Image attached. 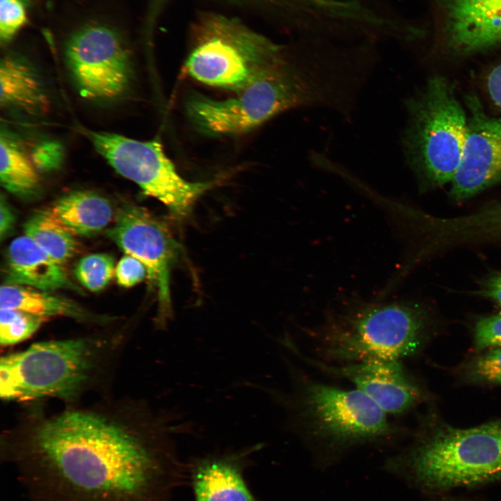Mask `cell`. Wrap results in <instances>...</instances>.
<instances>
[{"label":"cell","mask_w":501,"mask_h":501,"mask_svg":"<svg viewBox=\"0 0 501 501\" xmlns=\"http://www.w3.org/2000/svg\"><path fill=\"white\" fill-rule=\"evenodd\" d=\"M147 408L39 418L5 444L31 501H171L187 483L174 436L189 427Z\"/></svg>","instance_id":"cell-1"},{"label":"cell","mask_w":501,"mask_h":501,"mask_svg":"<svg viewBox=\"0 0 501 501\" xmlns=\"http://www.w3.org/2000/svg\"><path fill=\"white\" fill-rule=\"evenodd\" d=\"M344 70L326 49L308 43L301 61L286 54L260 72L233 97L214 100L193 94L186 113L201 132L212 136L249 132L277 114L301 106H340L346 95Z\"/></svg>","instance_id":"cell-2"},{"label":"cell","mask_w":501,"mask_h":501,"mask_svg":"<svg viewBox=\"0 0 501 501\" xmlns=\"http://www.w3.org/2000/svg\"><path fill=\"white\" fill-rule=\"evenodd\" d=\"M289 392L269 389L287 414V426L301 440L318 468L340 461L360 447L394 443L401 429L357 389L312 379L289 367Z\"/></svg>","instance_id":"cell-3"},{"label":"cell","mask_w":501,"mask_h":501,"mask_svg":"<svg viewBox=\"0 0 501 501\" xmlns=\"http://www.w3.org/2000/svg\"><path fill=\"white\" fill-rule=\"evenodd\" d=\"M424 315L401 303H368L329 313L310 333L316 359L330 364L399 360L421 345Z\"/></svg>","instance_id":"cell-4"},{"label":"cell","mask_w":501,"mask_h":501,"mask_svg":"<svg viewBox=\"0 0 501 501\" xmlns=\"http://www.w3.org/2000/svg\"><path fill=\"white\" fill-rule=\"evenodd\" d=\"M384 469L426 487L472 485L501 477V421L435 434L387 458Z\"/></svg>","instance_id":"cell-5"},{"label":"cell","mask_w":501,"mask_h":501,"mask_svg":"<svg viewBox=\"0 0 501 501\" xmlns=\"http://www.w3.org/2000/svg\"><path fill=\"white\" fill-rule=\"evenodd\" d=\"M102 340L76 338L33 344L0 360V395L5 401L43 397L72 400L91 383L102 358Z\"/></svg>","instance_id":"cell-6"},{"label":"cell","mask_w":501,"mask_h":501,"mask_svg":"<svg viewBox=\"0 0 501 501\" xmlns=\"http://www.w3.org/2000/svg\"><path fill=\"white\" fill-rule=\"evenodd\" d=\"M404 134L406 158L425 182H451L464 147L468 115L450 81L436 75L407 103Z\"/></svg>","instance_id":"cell-7"},{"label":"cell","mask_w":501,"mask_h":501,"mask_svg":"<svg viewBox=\"0 0 501 501\" xmlns=\"http://www.w3.org/2000/svg\"><path fill=\"white\" fill-rule=\"evenodd\" d=\"M199 33L186 72L205 84L235 92L285 54L282 47L224 17L207 19Z\"/></svg>","instance_id":"cell-8"},{"label":"cell","mask_w":501,"mask_h":501,"mask_svg":"<svg viewBox=\"0 0 501 501\" xmlns=\"http://www.w3.org/2000/svg\"><path fill=\"white\" fill-rule=\"evenodd\" d=\"M87 135L118 174L159 200L177 218L186 216L196 199L215 184L183 178L159 140L138 141L107 132L88 131Z\"/></svg>","instance_id":"cell-9"},{"label":"cell","mask_w":501,"mask_h":501,"mask_svg":"<svg viewBox=\"0 0 501 501\" xmlns=\"http://www.w3.org/2000/svg\"><path fill=\"white\" fill-rule=\"evenodd\" d=\"M67 65L83 97L111 100L129 89L133 70L130 56L120 35L102 25L75 32L65 49Z\"/></svg>","instance_id":"cell-10"},{"label":"cell","mask_w":501,"mask_h":501,"mask_svg":"<svg viewBox=\"0 0 501 501\" xmlns=\"http://www.w3.org/2000/svg\"><path fill=\"white\" fill-rule=\"evenodd\" d=\"M107 234L126 255L137 258L145 266L148 278L157 291L156 324L165 328L173 315L170 276L179 254V244L160 219L136 205L118 209Z\"/></svg>","instance_id":"cell-11"},{"label":"cell","mask_w":501,"mask_h":501,"mask_svg":"<svg viewBox=\"0 0 501 501\" xmlns=\"http://www.w3.org/2000/svg\"><path fill=\"white\" fill-rule=\"evenodd\" d=\"M468 130L451 196L463 200L501 182V117L487 115L478 98L468 95Z\"/></svg>","instance_id":"cell-12"},{"label":"cell","mask_w":501,"mask_h":501,"mask_svg":"<svg viewBox=\"0 0 501 501\" xmlns=\"http://www.w3.org/2000/svg\"><path fill=\"white\" fill-rule=\"evenodd\" d=\"M292 351L322 372L349 381L388 416L403 414L421 399L419 387L409 376L401 361L330 364L304 355L296 347Z\"/></svg>","instance_id":"cell-13"},{"label":"cell","mask_w":501,"mask_h":501,"mask_svg":"<svg viewBox=\"0 0 501 501\" xmlns=\"http://www.w3.org/2000/svg\"><path fill=\"white\" fill-rule=\"evenodd\" d=\"M262 443L191 457L186 462L187 482L193 501H260L249 488L244 474L252 456Z\"/></svg>","instance_id":"cell-14"},{"label":"cell","mask_w":501,"mask_h":501,"mask_svg":"<svg viewBox=\"0 0 501 501\" xmlns=\"http://www.w3.org/2000/svg\"><path fill=\"white\" fill-rule=\"evenodd\" d=\"M447 45L473 54L501 45V0H435Z\"/></svg>","instance_id":"cell-15"},{"label":"cell","mask_w":501,"mask_h":501,"mask_svg":"<svg viewBox=\"0 0 501 501\" xmlns=\"http://www.w3.org/2000/svg\"><path fill=\"white\" fill-rule=\"evenodd\" d=\"M6 272L7 284L44 291L73 287L63 265L26 235L15 238L10 244Z\"/></svg>","instance_id":"cell-16"},{"label":"cell","mask_w":501,"mask_h":501,"mask_svg":"<svg viewBox=\"0 0 501 501\" xmlns=\"http://www.w3.org/2000/svg\"><path fill=\"white\" fill-rule=\"evenodd\" d=\"M1 107L21 110L32 115L45 114L49 100L38 73L27 61L6 56L0 65Z\"/></svg>","instance_id":"cell-17"},{"label":"cell","mask_w":501,"mask_h":501,"mask_svg":"<svg viewBox=\"0 0 501 501\" xmlns=\"http://www.w3.org/2000/svg\"><path fill=\"white\" fill-rule=\"evenodd\" d=\"M50 210L74 236L95 234L106 228L113 217L109 201L89 191H72L55 201Z\"/></svg>","instance_id":"cell-18"},{"label":"cell","mask_w":501,"mask_h":501,"mask_svg":"<svg viewBox=\"0 0 501 501\" xmlns=\"http://www.w3.org/2000/svg\"><path fill=\"white\" fill-rule=\"evenodd\" d=\"M0 308L21 310L46 320L56 317L84 321L99 319L70 299L49 294L48 291L7 283L0 289Z\"/></svg>","instance_id":"cell-19"},{"label":"cell","mask_w":501,"mask_h":501,"mask_svg":"<svg viewBox=\"0 0 501 501\" xmlns=\"http://www.w3.org/2000/svg\"><path fill=\"white\" fill-rule=\"evenodd\" d=\"M0 152L1 185L16 196L35 194L40 184L37 168L19 142L10 134L1 132Z\"/></svg>","instance_id":"cell-20"},{"label":"cell","mask_w":501,"mask_h":501,"mask_svg":"<svg viewBox=\"0 0 501 501\" xmlns=\"http://www.w3.org/2000/svg\"><path fill=\"white\" fill-rule=\"evenodd\" d=\"M25 235L61 264L77 252L75 236L65 228L50 209L35 212L24 224Z\"/></svg>","instance_id":"cell-21"},{"label":"cell","mask_w":501,"mask_h":501,"mask_svg":"<svg viewBox=\"0 0 501 501\" xmlns=\"http://www.w3.org/2000/svg\"><path fill=\"white\" fill-rule=\"evenodd\" d=\"M46 319L15 309L0 308V343L9 346L30 337Z\"/></svg>","instance_id":"cell-22"},{"label":"cell","mask_w":501,"mask_h":501,"mask_svg":"<svg viewBox=\"0 0 501 501\" xmlns=\"http://www.w3.org/2000/svg\"><path fill=\"white\" fill-rule=\"evenodd\" d=\"M112 256L94 253L81 258L75 268V276L79 283L92 292L103 289L115 273Z\"/></svg>","instance_id":"cell-23"},{"label":"cell","mask_w":501,"mask_h":501,"mask_svg":"<svg viewBox=\"0 0 501 501\" xmlns=\"http://www.w3.org/2000/svg\"><path fill=\"white\" fill-rule=\"evenodd\" d=\"M23 0H0V38L11 40L26 22V5Z\"/></svg>","instance_id":"cell-24"},{"label":"cell","mask_w":501,"mask_h":501,"mask_svg":"<svg viewBox=\"0 0 501 501\" xmlns=\"http://www.w3.org/2000/svg\"><path fill=\"white\" fill-rule=\"evenodd\" d=\"M31 157L37 169L52 171L61 166L63 150L61 145L56 141H45L33 148Z\"/></svg>","instance_id":"cell-25"},{"label":"cell","mask_w":501,"mask_h":501,"mask_svg":"<svg viewBox=\"0 0 501 501\" xmlns=\"http://www.w3.org/2000/svg\"><path fill=\"white\" fill-rule=\"evenodd\" d=\"M475 343L478 349L501 348V315L488 317L477 323Z\"/></svg>","instance_id":"cell-26"},{"label":"cell","mask_w":501,"mask_h":501,"mask_svg":"<svg viewBox=\"0 0 501 501\" xmlns=\"http://www.w3.org/2000/svg\"><path fill=\"white\" fill-rule=\"evenodd\" d=\"M115 275L120 286L130 287L141 282L148 272L145 266L139 260L126 255L118 262Z\"/></svg>","instance_id":"cell-27"},{"label":"cell","mask_w":501,"mask_h":501,"mask_svg":"<svg viewBox=\"0 0 501 501\" xmlns=\"http://www.w3.org/2000/svg\"><path fill=\"white\" fill-rule=\"evenodd\" d=\"M474 370L479 378L486 381L501 383V348L493 349L479 358Z\"/></svg>","instance_id":"cell-28"},{"label":"cell","mask_w":501,"mask_h":501,"mask_svg":"<svg viewBox=\"0 0 501 501\" xmlns=\"http://www.w3.org/2000/svg\"><path fill=\"white\" fill-rule=\"evenodd\" d=\"M486 84L492 100L501 109V63L491 70L487 77Z\"/></svg>","instance_id":"cell-29"},{"label":"cell","mask_w":501,"mask_h":501,"mask_svg":"<svg viewBox=\"0 0 501 501\" xmlns=\"http://www.w3.org/2000/svg\"><path fill=\"white\" fill-rule=\"evenodd\" d=\"M14 223L15 215L11 207L1 196L0 200V237L1 240L13 229Z\"/></svg>","instance_id":"cell-30"},{"label":"cell","mask_w":501,"mask_h":501,"mask_svg":"<svg viewBox=\"0 0 501 501\" xmlns=\"http://www.w3.org/2000/svg\"><path fill=\"white\" fill-rule=\"evenodd\" d=\"M479 294L488 296L501 305V275L491 278Z\"/></svg>","instance_id":"cell-31"}]
</instances>
